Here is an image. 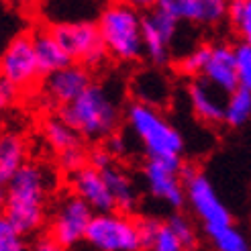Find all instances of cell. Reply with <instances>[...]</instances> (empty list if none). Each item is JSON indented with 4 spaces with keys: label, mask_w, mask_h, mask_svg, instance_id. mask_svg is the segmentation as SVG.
I'll return each mask as SVG.
<instances>
[{
    "label": "cell",
    "mask_w": 251,
    "mask_h": 251,
    "mask_svg": "<svg viewBox=\"0 0 251 251\" xmlns=\"http://www.w3.org/2000/svg\"><path fill=\"white\" fill-rule=\"evenodd\" d=\"M47 188V172L35 164H25L6 184V198L0 215L23 237L41 229L45 221Z\"/></svg>",
    "instance_id": "obj_1"
},
{
    "label": "cell",
    "mask_w": 251,
    "mask_h": 251,
    "mask_svg": "<svg viewBox=\"0 0 251 251\" xmlns=\"http://www.w3.org/2000/svg\"><path fill=\"white\" fill-rule=\"evenodd\" d=\"M127 123L131 133L141 143L147 159L182 168L184 137L157 106L135 100L127 108Z\"/></svg>",
    "instance_id": "obj_2"
},
{
    "label": "cell",
    "mask_w": 251,
    "mask_h": 251,
    "mask_svg": "<svg viewBox=\"0 0 251 251\" xmlns=\"http://www.w3.org/2000/svg\"><path fill=\"white\" fill-rule=\"evenodd\" d=\"M59 119L70 125L78 137L100 141L117 133L121 108L104 86L90 84L74 102L61 106Z\"/></svg>",
    "instance_id": "obj_3"
},
{
    "label": "cell",
    "mask_w": 251,
    "mask_h": 251,
    "mask_svg": "<svg viewBox=\"0 0 251 251\" xmlns=\"http://www.w3.org/2000/svg\"><path fill=\"white\" fill-rule=\"evenodd\" d=\"M106 55L121 61H137L143 57L141 43V12L133 4H106L94 23Z\"/></svg>",
    "instance_id": "obj_4"
},
{
    "label": "cell",
    "mask_w": 251,
    "mask_h": 251,
    "mask_svg": "<svg viewBox=\"0 0 251 251\" xmlns=\"http://www.w3.org/2000/svg\"><path fill=\"white\" fill-rule=\"evenodd\" d=\"M182 188H184V202L190 204L192 212L200 219L204 231L227 227L233 225L231 210L225 206L219 192L202 172L188 168L182 172Z\"/></svg>",
    "instance_id": "obj_5"
},
{
    "label": "cell",
    "mask_w": 251,
    "mask_h": 251,
    "mask_svg": "<svg viewBox=\"0 0 251 251\" xmlns=\"http://www.w3.org/2000/svg\"><path fill=\"white\" fill-rule=\"evenodd\" d=\"M86 241L96 251H141L139 223L119 210L94 215L88 225Z\"/></svg>",
    "instance_id": "obj_6"
},
{
    "label": "cell",
    "mask_w": 251,
    "mask_h": 251,
    "mask_svg": "<svg viewBox=\"0 0 251 251\" xmlns=\"http://www.w3.org/2000/svg\"><path fill=\"white\" fill-rule=\"evenodd\" d=\"M51 35L61 45L72 64H80L84 68H96L106 59L104 45L100 41L98 29L92 21H72L53 25Z\"/></svg>",
    "instance_id": "obj_7"
},
{
    "label": "cell",
    "mask_w": 251,
    "mask_h": 251,
    "mask_svg": "<svg viewBox=\"0 0 251 251\" xmlns=\"http://www.w3.org/2000/svg\"><path fill=\"white\" fill-rule=\"evenodd\" d=\"M41 78L29 33L17 35L0 53V82L15 90H27Z\"/></svg>",
    "instance_id": "obj_8"
},
{
    "label": "cell",
    "mask_w": 251,
    "mask_h": 251,
    "mask_svg": "<svg viewBox=\"0 0 251 251\" xmlns=\"http://www.w3.org/2000/svg\"><path fill=\"white\" fill-rule=\"evenodd\" d=\"M92 217L94 212L80 198L74 194L64 196L53 210L51 223H49V237L64 249L76 247L86 239V231Z\"/></svg>",
    "instance_id": "obj_9"
},
{
    "label": "cell",
    "mask_w": 251,
    "mask_h": 251,
    "mask_svg": "<svg viewBox=\"0 0 251 251\" xmlns=\"http://www.w3.org/2000/svg\"><path fill=\"white\" fill-rule=\"evenodd\" d=\"M178 23L159 6L141 12V43L143 53L153 66H166L172 57V43Z\"/></svg>",
    "instance_id": "obj_10"
},
{
    "label": "cell",
    "mask_w": 251,
    "mask_h": 251,
    "mask_svg": "<svg viewBox=\"0 0 251 251\" xmlns=\"http://www.w3.org/2000/svg\"><path fill=\"white\" fill-rule=\"evenodd\" d=\"M143 180L151 196L164 200L172 208H182L184 188L180 180V168L147 159V164L143 166Z\"/></svg>",
    "instance_id": "obj_11"
},
{
    "label": "cell",
    "mask_w": 251,
    "mask_h": 251,
    "mask_svg": "<svg viewBox=\"0 0 251 251\" xmlns=\"http://www.w3.org/2000/svg\"><path fill=\"white\" fill-rule=\"evenodd\" d=\"M72 190H74V196L80 198L94 215L115 210V202L110 198L102 172L90 168L88 164L82 170L72 174Z\"/></svg>",
    "instance_id": "obj_12"
},
{
    "label": "cell",
    "mask_w": 251,
    "mask_h": 251,
    "mask_svg": "<svg viewBox=\"0 0 251 251\" xmlns=\"http://www.w3.org/2000/svg\"><path fill=\"white\" fill-rule=\"evenodd\" d=\"M157 6L166 10L176 23L217 25L227 17L225 0H159Z\"/></svg>",
    "instance_id": "obj_13"
},
{
    "label": "cell",
    "mask_w": 251,
    "mask_h": 251,
    "mask_svg": "<svg viewBox=\"0 0 251 251\" xmlns=\"http://www.w3.org/2000/svg\"><path fill=\"white\" fill-rule=\"evenodd\" d=\"M90 84H92L90 70L80 64H70L53 74H49L45 80V92L53 102L66 106L74 102Z\"/></svg>",
    "instance_id": "obj_14"
},
{
    "label": "cell",
    "mask_w": 251,
    "mask_h": 251,
    "mask_svg": "<svg viewBox=\"0 0 251 251\" xmlns=\"http://www.w3.org/2000/svg\"><path fill=\"white\" fill-rule=\"evenodd\" d=\"M202 80L221 94H231L239 88L233 66V47L229 43H215L208 49V59L202 72Z\"/></svg>",
    "instance_id": "obj_15"
},
{
    "label": "cell",
    "mask_w": 251,
    "mask_h": 251,
    "mask_svg": "<svg viewBox=\"0 0 251 251\" xmlns=\"http://www.w3.org/2000/svg\"><path fill=\"white\" fill-rule=\"evenodd\" d=\"M29 37H31L35 59H37V66H39L41 74L49 76V74H53V72L72 64L70 57L66 55V51L55 41V37L51 35L49 29H33L29 33Z\"/></svg>",
    "instance_id": "obj_16"
},
{
    "label": "cell",
    "mask_w": 251,
    "mask_h": 251,
    "mask_svg": "<svg viewBox=\"0 0 251 251\" xmlns=\"http://www.w3.org/2000/svg\"><path fill=\"white\" fill-rule=\"evenodd\" d=\"M188 102H190L194 115L204 123H221L223 121V106L225 100L221 92L210 88L202 78H196L188 84Z\"/></svg>",
    "instance_id": "obj_17"
},
{
    "label": "cell",
    "mask_w": 251,
    "mask_h": 251,
    "mask_svg": "<svg viewBox=\"0 0 251 251\" xmlns=\"http://www.w3.org/2000/svg\"><path fill=\"white\" fill-rule=\"evenodd\" d=\"M102 176H104V182H106L112 202H115V210L125 212V215L133 212L139 196H137V188H135V182L131 180V176L117 164L104 170Z\"/></svg>",
    "instance_id": "obj_18"
},
{
    "label": "cell",
    "mask_w": 251,
    "mask_h": 251,
    "mask_svg": "<svg viewBox=\"0 0 251 251\" xmlns=\"http://www.w3.org/2000/svg\"><path fill=\"white\" fill-rule=\"evenodd\" d=\"M27 145L17 133L0 135V186H6L25 164H27Z\"/></svg>",
    "instance_id": "obj_19"
},
{
    "label": "cell",
    "mask_w": 251,
    "mask_h": 251,
    "mask_svg": "<svg viewBox=\"0 0 251 251\" xmlns=\"http://www.w3.org/2000/svg\"><path fill=\"white\" fill-rule=\"evenodd\" d=\"M141 251H186L164 221L145 219L139 223Z\"/></svg>",
    "instance_id": "obj_20"
},
{
    "label": "cell",
    "mask_w": 251,
    "mask_h": 251,
    "mask_svg": "<svg viewBox=\"0 0 251 251\" xmlns=\"http://www.w3.org/2000/svg\"><path fill=\"white\" fill-rule=\"evenodd\" d=\"M249 117H251V90L237 88V90L231 92L227 96V100H225L223 123H227L233 129H239L243 125H247Z\"/></svg>",
    "instance_id": "obj_21"
},
{
    "label": "cell",
    "mask_w": 251,
    "mask_h": 251,
    "mask_svg": "<svg viewBox=\"0 0 251 251\" xmlns=\"http://www.w3.org/2000/svg\"><path fill=\"white\" fill-rule=\"evenodd\" d=\"M43 137L49 147H53L55 151H64V149L80 145V137L76 135L70 125H66L59 117H51L43 123Z\"/></svg>",
    "instance_id": "obj_22"
},
{
    "label": "cell",
    "mask_w": 251,
    "mask_h": 251,
    "mask_svg": "<svg viewBox=\"0 0 251 251\" xmlns=\"http://www.w3.org/2000/svg\"><path fill=\"white\" fill-rule=\"evenodd\" d=\"M210 239L215 251H249V241L247 237L235 227V225H227V227H217L204 231Z\"/></svg>",
    "instance_id": "obj_23"
},
{
    "label": "cell",
    "mask_w": 251,
    "mask_h": 251,
    "mask_svg": "<svg viewBox=\"0 0 251 251\" xmlns=\"http://www.w3.org/2000/svg\"><path fill=\"white\" fill-rule=\"evenodd\" d=\"M227 19L233 31L241 37L243 41L251 39V2L249 0H235L227 4Z\"/></svg>",
    "instance_id": "obj_24"
},
{
    "label": "cell",
    "mask_w": 251,
    "mask_h": 251,
    "mask_svg": "<svg viewBox=\"0 0 251 251\" xmlns=\"http://www.w3.org/2000/svg\"><path fill=\"white\" fill-rule=\"evenodd\" d=\"M208 49L210 45H196L192 47L190 51H186L180 59H178V72L184 74V76H190V78H198L202 76L204 66H206V59H208Z\"/></svg>",
    "instance_id": "obj_25"
},
{
    "label": "cell",
    "mask_w": 251,
    "mask_h": 251,
    "mask_svg": "<svg viewBox=\"0 0 251 251\" xmlns=\"http://www.w3.org/2000/svg\"><path fill=\"white\" fill-rule=\"evenodd\" d=\"M233 66H235L239 88L251 90V43L249 41H239L237 45H233Z\"/></svg>",
    "instance_id": "obj_26"
},
{
    "label": "cell",
    "mask_w": 251,
    "mask_h": 251,
    "mask_svg": "<svg viewBox=\"0 0 251 251\" xmlns=\"http://www.w3.org/2000/svg\"><path fill=\"white\" fill-rule=\"evenodd\" d=\"M166 225L170 227V231L176 235V239H178L186 247V251L196 245V239H198L196 229H194V225L188 221L186 217L174 215V217H170V221H166Z\"/></svg>",
    "instance_id": "obj_27"
},
{
    "label": "cell",
    "mask_w": 251,
    "mask_h": 251,
    "mask_svg": "<svg viewBox=\"0 0 251 251\" xmlns=\"http://www.w3.org/2000/svg\"><path fill=\"white\" fill-rule=\"evenodd\" d=\"M86 161H88V153L82 149V145H76V147H70V149H64V151H59L57 153V164L59 168L68 172L70 176L74 172H78L86 166Z\"/></svg>",
    "instance_id": "obj_28"
},
{
    "label": "cell",
    "mask_w": 251,
    "mask_h": 251,
    "mask_svg": "<svg viewBox=\"0 0 251 251\" xmlns=\"http://www.w3.org/2000/svg\"><path fill=\"white\" fill-rule=\"evenodd\" d=\"M0 251H29L25 237L12 229L4 217L0 219Z\"/></svg>",
    "instance_id": "obj_29"
},
{
    "label": "cell",
    "mask_w": 251,
    "mask_h": 251,
    "mask_svg": "<svg viewBox=\"0 0 251 251\" xmlns=\"http://www.w3.org/2000/svg\"><path fill=\"white\" fill-rule=\"evenodd\" d=\"M88 161H90V168H94V170H98V172H104V170H108L110 166H115V159H112V155L106 151L104 147H96V149H92V153L88 155Z\"/></svg>",
    "instance_id": "obj_30"
},
{
    "label": "cell",
    "mask_w": 251,
    "mask_h": 251,
    "mask_svg": "<svg viewBox=\"0 0 251 251\" xmlns=\"http://www.w3.org/2000/svg\"><path fill=\"white\" fill-rule=\"evenodd\" d=\"M104 149L112 155V159H117L121 155H127V139H125L121 133H112L110 137H106Z\"/></svg>",
    "instance_id": "obj_31"
},
{
    "label": "cell",
    "mask_w": 251,
    "mask_h": 251,
    "mask_svg": "<svg viewBox=\"0 0 251 251\" xmlns=\"http://www.w3.org/2000/svg\"><path fill=\"white\" fill-rule=\"evenodd\" d=\"M15 96H17L15 88H10L4 82H0V117H2V112L6 110V106L12 102V100H15Z\"/></svg>",
    "instance_id": "obj_32"
},
{
    "label": "cell",
    "mask_w": 251,
    "mask_h": 251,
    "mask_svg": "<svg viewBox=\"0 0 251 251\" xmlns=\"http://www.w3.org/2000/svg\"><path fill=\"white\" fill-rule=\"evenodd\" d=\"M29 251H66L64 247H59L51 237H39V239L35 241V245H33V249H29Z\"/></svg>",
    "instance_id": "obj_33"
},
{
    "label": "cell",
    "mask_w": 251,
    "mask_h": 251,
    "mask_svg": "<svg viewBox=\"0 0 251 251\" xmlns=\"http://www.w3.org/2000/svg\"><path fill=\"white\" fill-rule=\"evenodd\" d=\"M4 198H6V186H0V206L4 204Z\"/></svg>",
    "instance_id": "obj_34"
},
{
    "label": "cell",
    "mask_w": 251,
    "mask_h": 251,
    "mask_svg": "<svg viewBox=\"0 0 251 251\" xmlns=\"http://www.w3.org/2000/svg\"><path fill=\"white\" fill-rule=\"evenodd\" d=\"M0 219H2V215H0Z\"/></svg>",
    "instance_id": "obj_35"
}]
</instances>
